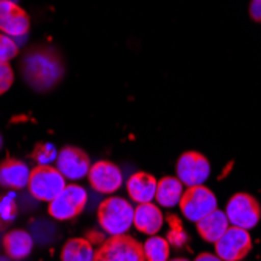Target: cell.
<instances>
[{"instance_id":"obj_15","label":"cell","mask_w":261,"mask_h":261,"mask_svg":"<svg viewBox=\"0 0 261 261\" xmlns=\"http://www.w3.org/2000/svg\"><path fill=\"white\" fill-rule=\"evenodd\" d=\"M158 180L149 172H135L127 181V193L136 203H147L155 199Z\"/></svg>"},{"instance_id":"obj_28","label":"cell","mask_w":261,"mask_h":261,"mask_svg":"<svg viewBox=\"0 0 261 261\" xmlns=\"http://www.w3.org/2000/svg\"><path fill=\"white\" fill-rule=\"evenodd\" d=\"M0 261H13L10 256H0Z\"/></svg>"},{"instance_id":"obj_26","label":"cell","mask_w":261,"mask_h":261,"mask_svg":"<svg viewBox=\"0 0 261 261\" xmlns=\"http://www.w3.org/2000/svg\"><path fill=\"white\" fill-rule=\"evenodd\" d=\"M249 14L255 22H261V0H252L249 7Z\"/></svg>"},{"instance_id":"obj_13","label":"cell","mask_w":261,"mask_h":261,"mask_svg":"<svg viewBox=\"0 0 261 261\" xmlns=\"http://www.w3.org/2000/svg\"><path fill=\"white\" fill-rule=\"evenodd\" d=\"M29 166L16 158H7L0 163V185L8 189H22L29 186Z\"/></svg>"},{"instance_id":"obj_12","label":"cell","mask_w":261,"mask_h":261,"mask_svg":"<svg viewBox=\"0 0 261 261\" xmlns=\"http://www.w3.org/2000/svg\"><path fill=\"white\" fill-rule=\"evenodd\" d=\"M30 29V17L11 0H0V32L8 36H22Z\"/></svg>"},{"instance_id":"obj_30","label":"cell","mask_w":261,"mask_h":261,"mask_svg":"<svg viewBox=\"0 0 261 261\" xmlns=\"http://www.w3.org/2000/svg\"><path fill=\"white\" fill-rule=\"evenodd\" d=\"M0 221H2V216H0ZM0 227H2V222H0Z\"/></svg>"},{"instance_id":"obj_24","label":"cell","mask_w":261,"mask_h":261,"mask_svg":"<svg viewBox=\"0 0 261 261\" xmlns=\"http://www.w3.org/2000/svg\"><path fill=\"white\" fill-rule=\"evenodd\" d=\"M0 216L2 221L10 222L14 221L17 216V203L13 194H7L5 197L0 199Z\"/></svg>"},{"instance_id":"obj_2","label":"cell","mask_w":261,"mask_h":261,"mask_svg":"<svg viewBox=\"0 0 261 261\" xmlns=\"http://www.w3.org/2000/svg\"><path fill=\"white\" fill-rule=\"evenodd\" d=\"M135 208L132 203L122 197L111 196L105 199L97 210L99 225L110 236L114 234H125L133 225Z\"/></svg>"},{"instance_id":"obj_17","label":"cell","mask_w":261,"mask_h":261,"mask_svg":"<svg viewBox=\"0 0 261 261\" xmlns=\"http://www.w3.org/2000/svg\"><path fill=\"white\" fill-rule=\"evenodd\" d=\"M4 249L11 259H23L33 249V240L25 230H11L4 236Z\"/></svg>"},{"instance_id":"obj_10","label":"cell","mask_w":261,"mask_h":261,"mask_svg":"<svg viewBox=\"0 0 261 261\" xmlns=\"http://www.w3.org/2000/svg\"><path fill=\"white\" fill-rule=\"evenodd\" d=\"M89 185L100 194H113L122 186V172L111 161H97L88 172Z\"/></svg>"},{"instance_id":"obj_29","label":"cell","mask_w":261,"mask_h":261,"mask_svg":"<svg viewBox=\"0 0 261 261\" xmlns=\"http://www.w3.org/2000/svg\"><path fill=\"white\" fill-rule=\"evenodd\" d=\"M168 261H189L186 258H174V259H168Z\"/></svg>"},{"instance_id":"obj_16","label":"cell","mask_w":261,"mask_h":261,"mask_svg":"<svg viewBox=\"0 0 261 261\" xmlns=\"http://www.w3.org/2000/svg\"><path fill=\"white\" fill-rule=\"evenodd\" d=\"M197 231L202 238L206 243H218L221 240V236L228 230L230 222L228 218L224 211L221 210H215L213 213H210L208 216H205L203 219H200L199 222H196Z\"/></svg>"},{"instance_id":"obj_18","label":"cell","mask_w":261,"mask_h":261,"mask_svg":"<svg viewBox=\"0 0 261 261\" xmlns=\"http://www.w3.org/2000/svg\"><path fill=\"white\" fill-rule=\"evenodd\" d=\"M183 196V183L178 177H163L158 180L155 199L158 205L172 208L180 203V199Z\"/></svg>"},{"instance_id":"obj_21","label":"cell","mask_w":261,"mask_h":261,"mask_svg":"<svg viewBox=\"0 0 261 261\" xmlns=\"http://www.w3.org/2000/svg\"><path fill=\"white\" fill-rule=\"evenodd\" d=\"M168 224H169V233H168V241L174 247H181L188 241V234L183 230L181 221L175 215L168 216Z\"/></svg>"},{"instance_id":"obj_7","label":"cell","mask_w":261,"mask_h":261,"mask_svg":"<svg viewBox=\"0 0 261 261\" xmlns=\"http://www.w3.org/2000/svg\"><path fill=\"white\" fill-rule=\"evenodd\" d=\"M225 215L230 225L250 230L261 219V205L249 193H236L227 203Z\"/></svg>"},{"instance_id":"obj_14","label":"cell","mask_w":261,"mask_h":261,"mask_svg":"<svg viewBox=\"0 0 261 261\" xmlns=\"http://www.w3.org/2000/svg\"><path fill=\"white\" fill-rule=\"evenodd\" d=\"M163 224H164V216L160 206H156L152 202L138 203L133 216V225L136 227L138 231L153 236L161 230Z\"/></svg>"},{"instance_id":"obj_9","label":"cell","mask_w":261,"mask_h":261,"mask_svg":"<svg viewBox=\"0 0 261 261\" xmlns=\"http://www.w3.org/2000/svg\"><path fill=\"white\" fill-rule=\"evenodd\" d=\"M210 161L200 152H185L177 161V177L186 186L203 185V181L210 177Z\"/></svg>"},{"instance_id":"obj_1","label":"cell","mask_w":261,"mask_h":261,"mask_svg":"<svg viewBox=\"0 0 261 261\" xmlns=\"http://www.w3.org/2000/svg\"><path fill=\"white\" fill-rule=\"evenodd\" d=\"M20 72L29 86L38 92H45L60 83L64 75V64L54 47L36 45L23 55Z\"/></svg>"},{"instance_id":"obj_20","label":"cell","mask_w":261,"mask_h":261,"mask_svg":"<svg viewBox=\"0 0 261 261\" xmlns=\"http://www.w3.org/2000/svg\"><path fill=\"white\" fill-rule=\"evenodd\" d=\"M144 249L146 261H168L171 244L168 238H161V236H150V238L142 244Z\"/></svg>"},{"instance_id":"obj_6","label":"cell","mask_w":261,"mask_h":261,"mask_svg":"<svg viewBox=\"0 0 261 261\" xmlns=\"http://www.w3.org/2000/svg\"><path fill=\"white\" fill-rule=\"evenodd\" d=\"M88 203V194L79 185H66L63 191L49 202V215L57 221H70L80 216Z\"/></svg>"},{"instance_id":"obj_3","label":"cell","mask_w":261,"mask_h":261,"mask_svg":"<svg viewBox=\"0 0 261 261\" xmlns=\"http://www.w3.org/2000/svg\"><path fill=\"white\" fill-rule=\"evenodd\" d=\"M92 261H146L142 244L130 234H114L94 252Z\"/></svg>"},{"instance_id":"obj_22","label":"cell","mask_w":261,"mask_h":261,"mask_svg":"<svg viewBox=\"0 0 261 261\" xmlns=\"http://www.w3.org/2000/svg\"><path fill=\"white\" fill-rule=\"evenodd\" d=\"M57 156L58 152L52 142H38L32 152V158L38 164H50L54 160H57Z\"/></svg>"},{"instance_id":"obj_4","label":"cell","mask_w":261,"mask_h":261,"mask_svg":"<svg viewBox=\"0 0 261 261\" xmlns=\"http://www.w3.org/2000/svg\"><path fill=\"white\" fill-rule=\"evenodd\" d=\"M66 188L64 175L50 164H38L30 172L29 191L41 202H52Z\"/></svg>"},{"instance_id":"obj_31","label":"cell","mask_w":261,"mask_h":261,"mask_svg":"<svg viewBox=\"0 0 261 261\" xmlns=\"http://www.w3.org/2000/svg\"><path fill=\"white\" fill-rule=\"evenodd\" d=\"M0 142H2V139H0Z\"/></svg>"},{"instance_id":"obj_11","label":"cell","mask_w":261,"mask_h":261,"mask_svg":"<svg viewBox=\"0 0 261 261\" xmlns=\"http://www.w3.org/2000/svg\"><path fill=\"white\" fill-rule=\"evenodd\" d=\"M57 169L69 180H80L88 175L91 169L89 156L85 150L66 146L57 156Z\"/></svg>"},{"instance_id":"obj_19","label":"cell","mask_w":261,"mask_h":261,"mask_svg":"<svg viewBox=\"0 0 261 261\" xmlns=\"http://www.w3.org/2000/svg\"><path fill=\"white\" fill-rule=\"evenodd\" d=\"M92 244L85 238H72L66 241L61 250V261H92Z\"/></svg>"},{"instance_id":"obj_5","label":"cell","mask_w":261,"mask_h":261,"mask_svg":"<svg viewBox=\"0 0 261 261\" xmlns=\"http://www.w3.org/2000/svg\"><path fill=\"white\" fill-rule=\"evenodd\" d=\"M181 215L191 222H199L210 213L218 210V199L215 193L205 185L188 186L178 203Z\"/></svg>"},{"instance_id":"obj_25","label":"cell","mask_w":261,"mask_h":261,"mask_svg":"<svg viewBox=\"0 0 261 261\" xmlns=\"http://www.w3.org/2000/svg\"><path fill=\"white\" fill-rule=\"evenodd\" d=\"M14 82L13 69L8 63H0V96L5 94Z\"/></svg>"},{"instance_id":"obj_27","label":"cell","mask_w":261,"mask_h":261,"mask_svg":"<svg viewBox=\"0 0 261 261\" xmlns=\"http://www.w3.org/2000/svg\"><path fill=\"white\" fill-rule=\"evenodd\" d=\"M194 261H222V259H221L218 255H215V253H208V252H203V253L197 255Z\"/></svg>"},{"instance_id":"obj_8","label":"cell","mask_w":261,"mask_h":261,"mask_svg":"<svg viewBox=\"0 0 261 261\" xmlns=\"http://www.w3.org/2000/svg\"><path fill=\"white\" fill-rule=\"evenodd\" d=\"M215 249L222 261H241L252 250V236L246 228L230 225L221 240L215 243Z\"/></svg>"},{"instance_id":"obj_23","label":"cell","mask_w":261,"mask_h":261,"mask_svg":"<svg viewBox=\"0 0 261 261\" xmlns=\"http://www.w3.org/2000/svg\"><path fill=\"white\" fill-rule=\"evenodd\" d=\"M17 55V44L11 36L0 33V63H8Z\"/></svg>"}]
</instances>
